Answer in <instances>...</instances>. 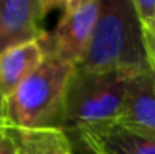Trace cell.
<instances>
[{"instance_id": "obj_6", "label": "cell", "mask_w": 155, "mask_h": 154, "mask_svg": "<svg viewBox=\"0 0 155 154\" xmlns=\"http://www.w3.org/2000/svg\"><path fill=\"white\" fill-rule=\"evenodd\" d=\"M114 124L155 139V74L151 70L128 79Z\"/></svg>"}, {"instance_id": "obj_7", "label": "cell", "mask_w": 155, "mask_h": 154, "mask_svg": "<svg viewBox=\"0 0 155 154\" xmlns=\"http://www.w3.org/2000/svg\"><path fill=\"white\" fill-rule=\"evenodd\" d=\"M77 138L92 154H155V139L127 130L114 122L86 125Z\"/></svg>"}, {"instance_id": "obj_10", "label": "cell", "mask_w": 155, "mask_h": 154, "mask_svg": "<svg viewBox=\"0 0 155 154\" xmlns=\"http://www.w3.org/2000/svg\"><path fill=\"white\" fill-rule=\"evenodd\" d=\"M148 65L155 74V18H137Z\"/></svg>"}, {"instance_id": "obj_2", "label": "cell", "mask_w": 155, "mask_h": 154, "mask_svg": "<svg viewBox=\"0 0 155 154\" xmlns=\"http://www.w3.org/2000/svg\"><path fill=\"white\" fill-rule=\"evenodd\" d=\"M74 65L51 54L3 101L5 128H62L65 97Z\"/></svg>"}, {"instance_id": "obj_9", "label": "cell", "mask_w": 155, "mask_h": 154, "mask_svg": "<svg viewBox=\"0 0 155 154\" xmlns=\"http://www.w3.org/2000/svg\"><path fill=\"white\" fill-rule=\"evenodd\" d=\"M14 154H66L71 153L69 135L62 128L18 130L3 128Z\"/></svg>"}, {"instance_id": "obj_11", "label": "cell", "mask_w": 155, "mask_h": 154, "mask_svg": "<svg viewBox=\"0 0 155 154\" xmlns=\"http://www.w3.org/2000/svg\"><path fill=\"white\" fill-rule=\"evenodd\" d=\"M0 154H12V147H11L5 132H0Z\"/></svg>"}, {"instance_id": "obj_12", "label": "cell", "mask_w": 155, "mask_h": 154, "mask_svg": "<svg viewBox=\"0 0 155 154\" xmlns=\"http://www.w3.org/2000/svg\"><path fill=\"white\" fill-rule=\"evenodd\" d=\"M3 101H5V98L0 95V132H3V128H5V110H3Z\"/></svg>"}, {"instance_id": "obj_4", "label": "cell", "mask_w": 155, "mask_h": 154, "mask_svg": "<svg viewBox=\"0 0 155 154\" xmlns=\"http://www.w3.org/2000/svg\"><path fill=\"white\" fill-rule=\"evenodd\" d=\"M100 12V0H63L59 20L42 44L45 54L77 67L89 47Z\"/></svg>"}, {"instance_id": "obj_1", "label": "cell", "mask_w": 155, "mask_h": 154, "mask_svg": "<svg viewBox=\"0 0 155 154\" xmlns=\"http://www.w3.org/2000/svg\"><path fill=\"white\" fill-rule=\"evenodd\" d=\"M87 73H120L134 77L151 70L131 0H100V12L83 60Z\"/></svg>"}, {"instance_id": "obj_5", "label": "cell", "mask_w": 155, "mask_h": 154, "mask_svg": "<svg viewBox=\"0 0 155 154\" xmlns=\"http://www.w3.org/2000/svg\"><path fill=\"white\" fill-rule=\"evenodd\" d=\"M63 0H0V53L32 41L45 43L47 15L60 11Z\"/></svg>"}, {"instance_id": "obj_3", "label": "cell", "mask_w": 155, "mask_h": 154, "mask_svg": "<svg viewBox=\"0 0 155 154\" xmlns=\"http://www.w3.org/2000/svg\"><path fill=\"white\" fill-rule=\"evenodd\" d=\"M128 76L120 73H87L74 67L69 79L62 130L116 122Z\"/></svg>"}, {"instance_id": "obj_13", "label": "cell", "mask_w": 155, "mask_h": 154, "mask_svg": "<svg viewBox=\"0 0 155 154\" xmlns=\"http://www.w3.org/2000/svg\"><path fill=\"white\" fill-rule=\"evenodd\" d=\"M66 154H74V153H72V151H71V153H66Z\"/></svg>"}, {"instance_id": "obj_14", "label": "cell", "mask_w": 155, "mask_h": 154, "mask_svg": "<svg viewBox=\"0 0 155 154\" xmlns=\"http://www.w3.org/2000/svg\"><path fill=\"white\" fill-rule=\"evenodd\" d=\"M12 154H14V153H12Z\"/></svg>"}, {"instance_id": "obj_8", "label": "cell", "mask_w": 155, "mask_h": 154, "mask_svg": "<svg viewBox=\"0 0 155 154\" xmlns=\"http://www.w3.org/2000/svg\"><path fill=\"white\" fill-rule=\"evenodd\" d=\"M45 59L39 41H32L0 53V95H11Z\"/></svg>"}]
</instances>
